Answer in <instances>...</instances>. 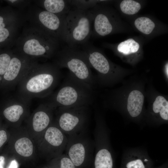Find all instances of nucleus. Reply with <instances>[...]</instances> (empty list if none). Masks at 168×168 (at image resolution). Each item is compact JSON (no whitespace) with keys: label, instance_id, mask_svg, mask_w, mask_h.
Masks as SVG:
<instances>
[{"label":"nucleus","instance_id":"nucleus-1","mask_svg":"<svg viewBox=\"0 0 168 168\" xmlns=\"http://www.w3.org/2000/svg\"><path fill=\"white\" fill-rule=\"evenodd\" d=\"M56 65L31 64L17 85L18 94L28 99L45 98L50 95L61 77Z\"/></svg>","mask_w":168,"mask_h":168},{"label":"nucleus","instance_id":"nucleus-2","mask_svg":"<svg viewBox=\"0 0 168 168\" xmlns=\"http://www.w3.org/2000/svg\"><path fill=\"white\" fill-rule=\"evenodd\" d=\"M47 97L45 102L55 109L89 106L93 101V93L92 88L69 72L59 88Z\"/></svg>","mask_w":168,"mask_h":168},{"label":"nucleus","instance_id":"nucleus-3","mask_svg":"<svg viewBox=\"0 0 168 168\" xmlns=\"http://www.w3.org/2000/svg\"><path fill=\"white\" fill-rule=\"evenodd\" d=\"M56 65L66 68L82 82L93 88L95 81L91 67L84 51L77 46L67 45L56 55Z\"/></svg>","mask_w":168,"mask_h":168},{"label":"nucleus","instance_id":"nucleus-4","mask_svg":"<svg viewBox=\"0 0 168 168\" xmlns=\"http://www.w3.org/2000/svg\"><path fill=\"white\" fill-rule=\"evenodd\" d=\"M92 18L89 10L72 7L66 17L64 41L70 46L84 44L91 35Z\"/></svg>","mask_w":168,"mask_h":168},{"label":"nucleus","instance_id":"nucleus-5","mask_svg":"<svg viewBox=\"0 0 168 168\" xmlns=\"http://www.w3.org/2000/svg\"><path fill=\"white\" fill-rule=\"evenodd\" d=\"M94 131L95 168H113L115 153L111 146L110 131L102 116L95 114Z\"/></svg>","mask_w":168,"mask_h":168},{"label":"nucleus","instance_id":"nucleus-6","mask_svg":"<svg viewBox=\"0 0 168 168\" xmlns=\"http://www.w3.org/2000/svg\"><path fill=\"white\" fill-rule=\"evenodd\" d=\"M54 113L55 123L67 136L87 129L90 118L89 106L60 107L56 109Z\"/></svg>","mask_w":168,"mask_h":168},{"label":"nucleus","instance_id":"nucleus-7","mask_svg":"<svg viewBox=\"0 0 168 168\" xmlns=\"http://www.w3.org/2000/svg\"><path fill=\"white\" fill-rule=\"evenodd\" d=\"M67 137L65 153L76 167L82 166L86 160L93 157L95 142L87 130Z\"/></svg>","mask_w":168,"mask_h":168},{"label":"nucleus","instance_id":"nucleus-8","mask_svg":"<svg viewBox=\"0 0 168 168\" xmlns=\"http://www.w3.org/2000/svg\"><path fill=\"white\" fill-rule=\"evenodd\" d=\"M67 141V136L54 120L37 146V154L47 158H54L63 153Z\"/></svg>","mask_w":168,"mask_h":168},{"label":"nucleus","instance_id":"nucleus-9","mask_svg":"<svg viewBox=\"0 0 168 168\" xmlns=\"http://www.w3.org/2000/svg\"><path fill=\"white\" fill-rule=\"evenodd\" d=\"M55 109L46 102L40 104L26 119L24 126L36 146L54 120Z\"/></svg>","mask_w":168,"mask_h":168},{"label":"nucleus","instance_id":"nucleus-10","mask_svg":"<svg viewBox=\"0 0 168 168\" xmlns=\"http://www.w3.org/2000/svg\"><path fill=\"white\" fill-rule=\"evenodd\" d=\"M9 152L14 157L27 159L37 154L36 146L24 126L11 128Z\"/></svg>","mask_w":168,"mask_h":168},{"label":"nucleus","instance_id":"nucleus-11","mask_svg":"<svg viewBox=\"0 0 168 168\" xmlns=\"http://www.w3.org/2000/svg\"><path fill=\"white\" fill-rule=\"evenodd\" d=\"M31 100L17 94L13 96L2 112L3 117L11 128H15L22 125V123L30 115Z\"/></svg>","mask_w":168,"mask_h":168},{"label":"nucleus","instance_id":"nucleus-12","mask_svg":"<svg viewBox=\"0 0 168 168\" xmlns=\"http://www.w3.org/2000/svg\"><path fill=\"white\" fill-rule=\"evenodd\" d=\"M122 168H150L152 162L144 146L128 147L124 150Z\"/></svg>","mask_w":168,"mask_h":168},{"label":"nucleus","instance_id":"nucleus-13","mask_svg":"<svg viewBox=\"0 0 168 168\" xmlns=\"http://www.w3.org/2000/svg\"><path fill=\"white\" fill-rule=\"evenodd\" d=\"M66 16L44 11L39 13V18L41 23L51 35L59 37L64 41Z\"/></svg>","mask_w":168,"mask_h":168},{"label":"nucleus","instance_id":"nucleus-14","mask_svg":"<svg viewBox=\"0 0 168 168\" xmlns=\"http://www.w3.org/2000/svg\"><path fill=\"white\" fill-rule=\"evenodd\" d=\"M26 61L16 56L12 57L8 68L2 81L13 88L17 86L23 75L31 65Z\"/></svg>","mask_w":168,"mask_h":168},{"label":"nucleus","instance_id":"nucleus-15","mask_svg":"<svg viewBox=\"0 0 168 168\" xmlns=\"http://www.w3.org/2000/svg\"><path fill=\"white\" fill-rule=\"evenodd\" d=\"M89 10L93 22V30L91 36L97 35L105 36L110 34L113 27L108 16L100 12L96 5Z\"/></svg>","mask_w":168,"mask_h":168},{"label":"nucleus","instance_id":"nucleus-16","mask_svg":"<svg viewBox=\"0 0 168 168\" xmlns=\"http://www.w3.org/2000/svg\"><path fill=\"white\" fill-rule=\"evenodd\" d=\"M57 45V44L42 45L38 40L30 39L25 42L23 50L29 56L50 58L54 54Z\"/></svg>","mask_w":168,"mask_h":168},{"label":"nucleus","instance_id":"nucleus-17","mask_svg":"<svg viewBox=\"0 0 168 168\" xmlns=\"http://www.w3.org/2000/svg\"><path fill=\"white\" fill-rule=\"evenodd\" d=\"M144 96L140 91H131L128 99L126 110L127 114L132 119H137L142 114Z\"/></svg>","mask_w":168,"mask_h":168},{"label":"nucleus","instance_id":"nucleus-18","mask_svg":"<svg viewBox=\"0 0 168 168\" xmlns=\"http://www.w3.org/2000/svg\"><path fill=\"white\" fill-rule=\"evenodd\" d=\"M152 115L156 119L154 127H158L168 120V101L163 96L157 97L154 102Z\"/></svg>","mask_w":168,"mask_h":168},{"label":"nucleus","instance_id":"nucleus-19","mask_svg":"<svg viewBox=\"0 0 168 168\" xmlns=\"http://www.w3.org/2000/svg\"><path fill=\"white\" fill-rule=\"evenodd\" d=\"M44 5L46 11L61 16H66L72 8L68 0H45Z\"/></svg>","mask_w":168,"mask_h":168},{"label":"nucleus","instance_id":"nucleus-20","mask_svg":"<svg viewBox=\"0 0 168 168\" xmlns=\"http://www.w3.org/2000/svg\"><path fill=\"white\" fill-rule=\"evenodd\" d=\"M140 47L139 44L133 39H129L120 43L118 46L119 52L128 55L137 52Z\"/></svg>","mask_w":168,"mask_h":168},{"label":"nucleus","instance_id":"nucleus-21","mask_svg":"<svg viewBox=\"0 0 168 168\" xmlns=\"http://www.w3.org/2000/svg\"><path fill=\"white\" fill-rule=\"evenodd\" d=\"M134 25L139 31L146 35L150 34L155 27L154 22L146 17L137 18L134 21Z\"/></svg>","mask_w":168,"mask_h":168},{"label":"nucleus","instance_id":"nucleus-22","mask_svg":"<svg viewBox=\"0 0 168 168\" xmlns=\"http://www.w3.org/2000/svg\"><path fill=\"white\" fill-rule=\"evenodd\" d=\"M120 7L124 13L128 15H133L139 11L141 6L137 1L132 0H124L121 2Z\"/></svg>","mask_w":168,"mask_h":168},{"label":"nucleus","instance_id":"nucleus-23","mask_svg":"<svg viewBox=\"0 0 168 168\" xmlns=\"http://www.w3.org/2000/svg\"><path fill=\"white\" fill-rule=\"evenodd\" d=\"M70 1L72 7L82 10H89L96 5L99 1L72 0Z\"/></svg>","mask_w":168,"mask_h":168},{"label":"nucleus","instance_id":"nucleus-24","mask_svg":"<svg viewBox=\"0 0 168 168\" xmlns=\"http://www.w3.org/2000/svg\"><path fill=\"white\" fill-rule=\"evenodd\" d=\"M12 58L10 55L6 53L0 54V77L2 79L8 68Z\"/></svg>","mask_w":168,"mask_h":168},{"label":"nucleus","instance_id":"nucleus-25","mask_svg":"<svg viewBox=\"0 0 168 168\" xmlns=\"http://www.w3.org/2000/svg\"><path fill=\"white\" fill-rule=\"evenodd\" d=\"M55 158L59 163V168H75L76 166L73 163L65 153Z\"/></svg>","mask_w":168,"mask_h":168},{"label":"nucleus","instance_id":"nucleus-26","mask_svg":"<svg viewBox=\"0 0 168 168\" xmlns=\"http://www.w3.org/2000/svg\"><path fill=\"white\" fill-rule=\"evenodd\" d=\"M10 132L4 128L0 129V149L5 143L8 141L10 137Z\"/></svg>","mask_w":168,"mask_h":168},{"label":"nucleus","instance_id":"nucleus-27","mask_svg":"<svg viewBox=\"0 0 168 168\" xmlns=\"http://www.w3.org/2000/svg\"><path fill=\"white\" fill-rule=\"evenodd\" d=\"M9 35V31L7 29L5 28H0V42L5 41L8 37Z\"/></svg>","mask_w":168,"mask_h":168},{"label":"nucleus","instance_id":"nucleus-28","mask_svg":"<svg viewBox=\"0 0 168 168\" xmlns=\"http://www.w3.org/2000/svg\"><path fill=\"white\" fill-rule=\"evenodd\" d=\"M18 164L16 159H14L12 160L7 168H18Z\"/></svg>","mask_w":168,"mask_h":168},{"label":"nucleus","instance_id":"nucleus-29","mask_svg":"<svg viewBox=\"0 0 168 168\" xmlns=\"http://www.w3.org/2000/svg\"><path fill=\"white\" fill-rule=\"evenodd\" d=\"M5 158L3 156H0V168H4Z\"/></svg>","mask_w":168,"mask_h":168},{"label":"nucleus","instance_id":"nucleus-30","mask_svg":"<svg viewBox=\"0 0 168 168\" xmlns=\"http://www.w3.org/2000/svg\"><path fill=\"white\" fill-rule=\"evenodd\" d=\"M5 24L3 23V18L0 16V29L4 28Z\"/></svg>","mask_w":168,"mask_h":168},{"label":"nucleus","instance_id":"nucleus-31","mask_svg":"<svg viewBox=\"0 0 168 168\" xmlns=\"http://www.w3.org/2000/svg\"><path fill=\"white\" fill-rule=\"evenodd\" d=\"M168 63L166 64V75L167 76V77H168Z\"/></svg>","mask_w":168,"mask_h":168},{"label":"nucleus","instance_id":"nucleus-32","mask_svg":"<svg viewBox=\"0 0 168 168\" xmlns=\"http://www.w3.org/2000/svg\"><path fill=\"white\" fill-rule=\"evenodd\" d=\"M9 1H11V2H14L16 1V0H9Z\"/></svg>","mask_w":168,"mask_h":168},{"label":"nucleus","instance_id":"nucleus-33","mask_svg":"<svg viewBox=\"0 0 168 168\" xmlns=\"http://www.w3.org/2000/svg\"><path fill=\"white\" fill-rule=\"evenodd\" d=\"M47 168V167H46V168Z\"/></svg>","mask_w":168,"mask_h":168}]
</instances>
